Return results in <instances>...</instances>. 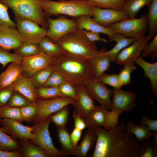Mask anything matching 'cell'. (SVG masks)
Returning a JSON list of instances; mask_svg holds the SVG:
<instances>
[{
    "mask_svg": "<svg viewBox=\"0 0 157 157\" xmlns=\"http://www.w3.org/2000/svg\"><path fill=\"white\" fill-rule=\"evenodd\" d=\"M108 50L102 49L99 54L89 59L92 69L94 79H98L109 69L111 63Z\"/></svg>",
    "mask_w": 157,
    "mask_h": 157,
    "instance_id": "21",
    "label": "cell"
},
{
    "mask_svg": "<svg viewBox=\"0 0 157 157\" xmlns=\"http://www.w3.org/2000/svg\"><path fill=\"white\" fill-rule=\"evenodd\" d=\"M54 58L41 51L37 54L23 57L21 63L23 73L29 78L36 72L52 65Z\"/></svg>",
    "mask_w": 157,
    "mask_h": 157,
    "instance_id": "15",
    "label": "cell"
},
{
    "mask_svg": "<svg viewBox=\"0 0 157 157\" xmlns=\"http://www.w3.org/2000/svg\"><path fill=\"white\" fill-rule=\"evenodd\" d=\"M98 80L104 84L114 88H121L122 86L119 81L118 74L115 73L111 74L104 73Z\"/></svg>",
    "mask_w": 157,
    "mask_h": 157,
    "instance_id": "48",
    "label": "cell"
},
{
    "mask_svg": "<svg viewBox=\"0 0 157 157\" xmlns=\"http://www.w3.org/2000/svg\"><path fill=\"white\" fill-rule=\"evenodd\" d=\"M42 0H0L13 12L15 17H22L34 21L47 30L48 25L41 7Z\"/></svg>",
    "mask_w": 157,
    "mask_h": 157,
    "instance_id": "5",
    "label": "cell"
},
{
    "mask_svg": "<svg viewBox=\"0 0 157 157\" xmlns=\"http://www.w3.org/2000/svg\"><path fill=\"white\" fill-rule=\"evenodd\" d=\"M14 90L11 85L0 89V108L6 106Z\"/></svg>",
    "mask_w": 157,
    "mask_h": 157,
    "instance_id": "49",
    "label": "cell"
},
{
    "mask_svg": "<svg viewBox=\"0 0 157 157\" xmlns=\"http://www.w3.org/2000/svg\"><path fill=\"white\" fill-rule=\"evenodd\" d=\"M56 127V134L61 151L67 156L72 155L74 147L66 126Z\"/></svg>",
    "mask_w": 157,
    "mask_h": 157,
    "instance_id": "28",
    "label": "cell"
},
{
    "mask_svg": "<svg viewBox=\"0 0 157 157\" xmlns=\"http://www.w3.org/2000/svg\"><path fill=\"white\" fill-rule=\"evenodd\" d=\"M135 63L143 69L144 77L149 80L150 88L154 96L157 95V62L150 63L145 60L141 56L136 61Z\"/></svg>",
    "mask_w": 157,
    "mask_h": 157,
    "instance_id": "25",
    "label": "cell"
},
{
    "mask_svg": "<svg viewBox=\"0 0 157 157\" xmlns=\"http://www.w3.org/2000/svg\"><path fill=\"white\" fill-rule=\"evenodd\" d=\"M68 81L58 71L54 69L51 74L43 87H58L62 83Z\"/></svg>",
    "mask_w": 157,
    "mask_h": 157,
    "instance_id": "47",
    "label": "cell"
},
{
    "mask_svg": "<svg viewBox=\"0 0 157 157\" xmlns=\"http://www.w3.org/2000/svg\"><path fill=\"white\" fill-rule=\"evenodd\" d=\"M91 17L83 15L75 18L77 23V28L105 34L108 36L110 41H113L117 33L110 28L97 23Z\"/></svg>",
    "mask_w": 157,
    "mask_h": 157,
    "instance_id": "20",
    "label": "cell"
},
{
    "mask_svg": "<svg viewBox=\"0 0 157 157\" xmlns=\"http://www.w3.org/2000/svg\"><path fill=\"white\" fill-rule=\"evenodd\" d=\"M39 45L41 51L52 57H56L64 53L57 43L47 36L41 41Z\"/></svg>",
    "mask_w": 157,
    "mask_h": 157,
    "instance_id": "30",
    "label": "cell"
},
{
    "mask_svg": "<svg viewBox=\"0 0 157 157\" xmlns=\"http://www.w3.org/2000/svg\"><path fill=\"white\" fill-rule=\"evenodd\" d=\"M60 96L76 99L77 92L75 84L69 81H65L58 86Z\"/></svg>",
    "mask_w": 157,
    "mask_h": 157,
    "instance_id": "41",
    "label": "cell"
},
{
    "mask_svg": "<svg viewBox=\"0 0 157 157\" xmlns=\"http://www.w3.org/2000/svg\"><path fill=\"white\" fill-rule=\"evenodd\" d=\"M140 124L146 126L153 133L157 132V120L152 119L146 115H144L140 120Z\"/></svg>",
    "mask_w": 157,
    "mask_h": 157,
    "instance_id": "50",
    "label": "cell"
},
{
    "mask_svg": "<svg viewBox=\"0 0 157 157\" xmlns=\"http://www.w3.org/2000/svg\"><path fill=\"white\" fill-rule=\"evenodd\" d=\"M107 27L125 37L139 39L145 36V33L148 30L147 15H142L138 18H129Z\"/></svg>",
    "mask_w": 157,
    "mask_h": 157,
    "instance_id": "6",
    "label": "cell"
},
{
    "mask_svg": "<svg viewBox=\"0 0 157 157\" xmlns=\"http://www.w3.org/2000/svg\"><path fill=\"white\" fill-rule=\"evenodd\" d=\"M152 0H126L122 10L129 18H135L140 10L145 6H148Z\"/></svg>",
    "mask_w": 157,
    "mask_h": 157,
    "instance_id": "29",
    "label": "cell"
},
{
    "mask_svg": "<svg viewBox=\"0 0 157 157\" xmlns=\"http://www.w3.org/2000/svg\"><path fill=\"white\" fill-rule=\"evenodd\" d=\"M72 116L74 122V127L82 131L86 127L83 118L74 111L73 112Z\"/></svg>",
    "mask_w": 157,
    "mask_h": 157,
    "instance_id": "52",
    "label": "cell"
},
{
    "mask_svg": "<svg viewBox=\"0 0 157 157\" xmlns=\"http://www.w3.org/2000/svg\"><path fill=\"white\" fill-rule=\"evenodd\" d=\"M135 64V62H130L123 65V68L118 74L119 81L122 86L126 85L131 83V74L136 69Z\"/></svg>",
    "mask_w": 157,
    "mask_h": 157,
    "instance_id": "36",
    "label": "cell"
},
{
    "mask_svg": "<svg viewBox=\"0 0 157 157\" xmlns=\"http://www.w3.org/2000/svg\"><path fill=\"white\" fill-rule=\"evenodd\" d=\"M122 121L109 130L97 126L91 128L97 136L92 157H137L140 146L135 137L125 129Z\"/></svg>",
    "mask_w": 157,
    "mask_h": 157,
    "instance_id": "1",
    "label": "cell"
},
{
    "mask_svg": "<svg viewBox=\"0 0 157 157\" xmlns=\"http://www.w3.org/2000/svg\"><path fill=\"white\" fill-rule=\"evenodd\" d=\"M112 96L111 110L119 116L123 112L132 111L137 106V98L134 92L125 91L121 88H114Z\"/></svg>",
    "mask_w": 157,
    "mask_h": 157,
    "instance_id": "11",
    "label": "cell"
},
{
    "mask_svg": "<svg viewBox=\"0 0 157 157\" xmlns=\"http://www.w3.org/2000/svg\"><path fill=\"white\" fill-rule=\"evenodd\" d=\"M54 69L52 65L36 72L29 78L36 89L43 87Z\"/></svg>",
    "mask_w": 157,
    "mask_h": 157,
    "instance_id": "31",
    "label": "cell"
},
{
    "mask_svg": "<svg viewBox=\"0 0 157 157\" xmlns=\"http://www.w3.org/2000/svg\"><path fill=\"white\" fill-rule=\"evenodd\" d=\"M125 130L133 135L139 142H142L147 139L153 136V132L145 125H137L132 121L126 123Z\"/></svg>",
    "mask_w": 157,
    "mask_h": 157,
    "instance_id": "27",
    "label": "cell"
},
{
    "mask_svg": "<svg viewBox=\"0 0 157 157\" xmlns=\"http://www.w3.org/2000/svg\"><path fill=\"white\" fill-rule=\"evenodd\" d=\"M157 140L154 137L148 138L140 145L137 157H157Z\"/></svg>",
    "mask_w": 157,
    "mask_h": 157,
    "instance_id": "33",
    "label": "cell"
},
{
    "mask_svg": "<svg viewBox=\"0 0 157 157\" xmlns=\"http://www.w3.org/2000/svg\"><path fill=\"white\" fill-rule=\"evenodd\" d=\"M32 103L24 95L14 90L6 106L20 108L29 105Z\"/></svg>",
    "mask_w": 157,
    "mask_h": 157,
    "instance_id": "35",
    "label": "cell"
},
{
    "mask_svg": "<svg viewBox=\"0 0 157 157\" xmlns=\"http://www.w3.org/2000/svg\"><path fill=\"white\" fill-rule=\"evenodd\" d=\"M14 50V53L23 57L31 56L37 54L41 51L39 44L25 42Z\"/></svg>",
    "mask_w": 157,
    "mask_h": 157,
    "instance_id": "40",
    "label": "cell"
},
{
    "mask_svg": "<svg viewBox=\"0 0 157 157\" xmlns=\"http://www.w3.org/2000/svg\"><path fill=\"white\" fill-rule=\"evenodd\" d=\"M8 118L21 122L24 121L20 108L5 106L0 108V119Z\"/></svg>",
    "mask_w": 157,
    "mask_h": 157,
    "instance_id": "39",
    "label": "cell"
},
{
    "mask_svg": "<svg viewBox=\"0 0 157 157\" xmlns=\"http://www.w3.org/2000/svg\"><path fill=\"white\" fill-rule=\"evenodd\" d=\"M75 101L74 99L61 96L46 99L38 98L36 103L38 112L33 123L47 118L64 107L72 104Z\"/></svg>",
    "mask_w": 157,
    "mask_h": 157,
    "instance_id": "9",
    "label": "cell"
},
{
    "mask_svg": "<svg viewBox=\"0 0 157 157\" xmlns=\"http://www.w3.org/2000/svg\"><path fill=\"white\" fill-rule=\"evenodd\" d=\"M22 157H49L42 147L29 139L18 140Z\"/></svg>",
    "mask_w": 157,
    "mask_h": 157,
    "instance_id": "26",
    "label": "cell"
},
{
    "mask_svg": "<svg viewBox=\"0 0 157 157\" xmlns=\"http://www.w3.org/2000/svg\"><path fill=\"white\" fill-rule=\"evenodd\" d=\"M96 6L89 0H42L41 7L47 18L59 15L75 18L83 15L92 16V8Z\"/></svg>",
    "mask_w": 157,
    "mask_h": 157,
    "instance_id": "3",
    "label": "cell"
},
{
    "mask_svg": "<svg viewBox=\"0 0 157 157\" xmlns=\"http://www.w3.org/2000/svg\"><path fill=\"white\" fill-rule=\"evenodd\" d=\"M24 42L16 28L0 26V47L9 51L20 46Z\"/></svg>",
    "mask_w": 157,
    "mask_h": 157,
    "instance_id": "19",
    "label": "cell"
},
{
    "mask_svg": "<svg viewBox=\"0 0 157 157\" xmlns=\"http://www.w3.org/2000/svg\"><path fill=\"white\" fill-rule=\"evenodd\" d=\"M56 19L47 18L48 27L47 30V36L55 42L66 34L77 28V23L75 18L70 19L64 16H58Z\"/></svg>",
    "mask_w": 157,
    "mask_h": 157,
    "instance_id": "10",
    "label": "cell"
},
{
    "mask_svg": "<svg viewBox=\"0 0 157 157\" xmlns=\"http://www.w3.org/2000/svg\"><path fill=\"white\" fill-rule=\"evenodd\" d=\"M88 92L94 99L101 105L108 109L111 110L113 90L108 88L98 79H92L84 84Z\"/></svg>",
    "mask_w": 157,
    "mask_h": 157,
    "instance_id": "12",
    "label": "cell"
},
{
    "mask_svg": "<svg viewBox=\"0 0 157 157\" xmlns=\"http://www.w3.org/2000/svg\"><path fill=\"white\" fill-rule=\"evenodd\" d=\"M9 8L0 1V26L5 25L16 28L15 22L10 18L8 12Z\"/></svg>",
    "mask_w": 157,
    "mask_h": 157,
    "instance_id": "46",
    "label": "cell"
},
{
    "mask_svg": "<svg viewBox=\"0 0 157 157\" xmlns=\"http://www.w3.org/2000/svg\"><path fill=\"white\" fill-rule=\"evenodd\" d=\"M109 113L108 109L104 106L101 105L96 106L93 110L82 118L88 129L100 126L107 130H109L110 128Z\"/></svg>",
    "mask_w": 157,
    "mask_h": 157,
    "instance_id": "18",
    "label": "cell"
},
{
    "mask_svg": "<svg viewBox=\"0 0 157 157\" xmlns=\"http://www.w3.org/2000/svg\"><path fill=\"white\" fill-rule=\"evenodd\" d=\"M92 10L93 20L105 27L129 18L122 10L101 8L95 6L92 8Z\"/></svg>",
    "mask_w": 157,
    "mask_h": 157,
    "instance_id": "16",
    "label": "cell"
},
{
    "mask_svg": "<svg viewBox=\"0 0 157 157\" xmlns=\"http://www.w3.org/2000/svg\"><path fill=\"white\" fill-rule=\"evenodd\" d=\"M150 43L145 46L141 54V56L144 58L150 56L153 60L157 56V35H156Z\"/></svg>",
    "mask_w": 157,
    "mask_h": 157,
    "instance_id": "45",
    "label": "cell"
},
{
    "mask_svg": "<svg viewBox=\"0 0 157 157\" xmlns=\"http://www.w3.org/2000/svg\"><path fill=\"white\" fill-rule=\"evenodd\" d=\"M52 65L68 81L74 84H84L94 79L89 59L64 53L55 57Z\"/></svg>",
    "mask_w": 157,
    "mask_h": 157,
    "instance_id": "2",
    "label": "cell"
},
{
    "mask_svg": "<svg viewBox=\"0 0 157 157\" xmlns=\"http://www.w3.org/2000/svg\"><path fill=\"white\" fill-rule=\"evenodd\" d=\"M82 134V131L75 127L70 134L71 140L74 148L78 144V142L80 139Z\"/></svg>",
    "mask_w": 157,
    "mask_h": 157,
    "instance_id": "53",
    "label": "cell"
},
{
    "mask_svg": "<svg viewBox=\"0 0 157 157\" xmlns=\"http://www.w3.org/2000/svg\"><path fill=\"white\" fill-rule=\"evenodd\" d=\"M97 140L96 134L92 128L88 129L81 142L73 149L72 155L78 157H86L88 151L94 147Z\"/></svg>",
    "mask_w": 157,
    "mask_h": 157,
    "instance_id": "24",
    "label": "cell"
},
{
    "mask_svg": "<svg viewBox=\"0 0 157 157\" xmlns=\"http://www.w3.org/2000/svg\"><path fill=\"white\" fill-rule=\"evenodd\" d=\"M0 125H1V123H0Z\"/></svg>",
    "mask_w": 157,
    "mask_h": 157,
    "instance_id": "56",
    "label": "cell"
},
{
    "mask_svg": "<svg viewBox=\"0 0 157 157\" xmlns=\"http://www.w3.org/2000/svg\"><path fill=\"white\" fill-rule=\"evenodd\" d=\"M94 2L96 6L104 8L122 10L125 0H89Z\"/></svg>",
    "mask_w": 157,
    "mask_h": 157,
    "instance_id": "44",
    "label": "cell"
},
{
    "mask_svg": "<svg viewBox=\"0 0 157 157\" xmlns=\"http://www.w3.org/2000/svg\"></svg>",
    "mask_w": 157,
    "mask_h": 157,
    "instance_id": "57",
    "label": "cell"
},
{
    "mask_svg": "<svg viewBox=\"0 0 157 157\" xmlns=\"http://www.w3.org/2000/svg\"><path fill=\"white\" fill-rule=\"evenodd\" d=\"M77 97L73 104L74 111L82 117L95 107L94 99L88 92L84 84H75Z\"/></svg>",
    "mask_w": 157,
    "mask_h": 157,
    "instance_id": "17",
    "label": "cell"
},
{
    "mask_svg": "<svg viewBox=\"0 0 157 157\" xmlns=\"http://www.w3.org/2000/svg\"><path fill=\"white\" fill-rule=\"evenodd\" d=\"M16 28L24 42L39 44L47 36V30L26 17H15Z\"/></svg>",
    "mask_w": 157,
    "mask_h": 157,
    "instance_id": "8",
    "label": "cell"
},
{
    "mask_svg": "<svg viewBox=\"0 0 157 157\" xmlns=\"http://www.w3.org/2000/svg\"><path fill=\"white\" fill-rule=\"evenodd\" d=\"M38 98L49 99L60 96L58 87H42L36 89Z\"/></svg>",
    "mask_w": 157,
    "mask_h": 157,
    "instance_id": "43",
    "label": "cell"
},
{
    "mask_svg": "<svg viewBox=\"0 0 157 157\" xmlns=\"http://www.w3.org/2000/svg\"><path fill=\"white\" fill-rule=\"evenodd\" d=\"M0 121L3 131L15 140H32L35 138L33 126H25L19 121L8 118L0 119Z\"/></svg>",
    "mask_w": 157,
    "mask_h": 157,
    "instance_id": "13",
    "label": "cell"
},
{
    "mask_svg": "<svg viewBox=\"0 0 157 157\" xmlns=\"http://www.w3.org/2000/svg\"><path fill=\"white\" fill-rule=\"evenodd\" d=\"M14 90L24 95L33 102H36V88L29 78L24 73L11 85Z\"/></svg>",
    "mask_w": 157,
    "mask_h": 157,
    "instance_id": "22",
    "label": "cell"
},
{
    "mask_svg": "<svg viewBox=\"0 0 157 157\" xmlns=\"http://www.w3.org/2000/svg\"><path fill=\"white\" fill-rule=\"evenodd\" d=\"M82 30L87 38L90 41L94 42L96 41H101L104 42H107L106 40L100 37L99 33L83 29Z\"/></svg>",
    "mask_w": 157,
    "mask_h": 157,
    "instance_id": "51",
    "label": "cell"
},
{
    "mask_svg": "<svg viewBox=\"0 0 157 157\" xmlns=\"http://www.w3.org/2000/svg\"><path fill=\"white\" fill-rule=\"evenodd\" d=\"M152 38L148 35L138 39L131 44L122 49L118 54L115 62L119 65L130 62H135L141 56L142 50L145 45Z\"/></svg>",
    "mask_w": 157,
    "mask_h": 157,
    "instance_id": "14",
    "label": "cell"
},
{
    "mask_svg": "<svg viewBox=\"0 0 157 157\" xmlns=\"http://www.w3.org/2000/svg\"><path fill=\"white\" fill-rule=\"evenodd\" d=\"M20 150L7 151L0 150V157H22Z\"/></svg>",
    "mask_w": 157,
    "mask_h": 157,
    "instance_id": "54",
    "label": "cell"
},
{
    "mask_svg": "<svg viewBox=\"0 0 157 157\" xmlns=\"http://www.w3.org/2000/svg\"><path fill=\"white\" fill-rule=\"evenodd\" d=\"M148 7L147 15L148 35L153 38L157 32V0H152Z\"/></svg>",
    "mask_w": 157,
    "mask_h": 157,
    "instance_id": "32",
    "label": "cell"
},
{
    "mask_svg": "<svg viewBox=\"0 0 157 157\" xmlns=\"http://www.w3.org/2000/svg\"><path fill=\"white\" fill-rule=\"evenodd\" d=\"M52 0L57 1H58V0L59 1V0Z\"/></svg>",
    "mask_w": 157,
    "mask_h": 157,
    "instance_id": "55",
    "label": "cell"
},
{
    "mask_svg": "<svg viewBox=\"0 0 157 157\" xmlns=\"http://www.w3.org/2000/svg\"><path fill=\"white\" fill-rule=\"evenodd\" d=\"M69 115V108L66 106L51 116V121L56 127L66 126Z\"/></svg>",
    "mask_w": 157,
    "mask_h": 157,
    "instance_id": "37",
    "label": "cell"
},
{
    "mask_svg": "<svg viewBox=\"0 0 157 157\" xmlns=\"http://www.w3.org/2000/svg\"><path fill=\"white\" fill-rule=\"evenodd\" d=\"M51 117L33 123V131L35 137L30 140L33 143L40 146L47 153L50 157H62L67 155L54 146L49 130V126L51 122Z\"/></svg>",
    "mask_w": 157,
    "mask_h": 157,
    "instance_id": "7",
    "label": "cell"
},
{
    "mask_svg": "<svg viewBox=\"0 0 157 157\" xmlns=\"http://www.w3.org/2000/svg\"><path fill=\"white\" fill-rule=\"evenodd\" d=\"M23 121L30 123L36 119L38 112V108L36 102L20 108Z\"/></svg>",
    "mask_w": 157,
    "mask_h": 157,
    "instance_id": "38",
    "label": "cell"
},
{
    "mask_svg": "<svg viewBox=\"0 0 157 157\" xmlns=\"http://www.w3.org/2000/svg\"><path fill=\"white\" fill-rule=\"evenodd\" d=\"M55 42L64 53L78 57L89 59L100 53L95 42L90 41L81 29L77 28L58 39Z\"/></svg>",
    "mask_w": 157,
    "mask_h": 157,
    "instance_id": "4",
    "label": "cell"
},
{
    "mask_svg": "<svg viewBox=\"0 0 157 157\" xmlns=\"http://www.w3.org/2000/svg\"><path fill=\"white\" fill-rule=\"evenodd\" d=\"M23 73L21 62L11 63L0 74V89L11 85Z\"/></svg>",
    "mask_w": 157,
    "mask_h": 157,
    "instance_id": "23",
    "label": "cell"
},
{
    "mask_svg": "<svg viewBox=\"0 0 157 157\" xmlns=\"http://www.w3.org/2000/svg\"><path fill=\"white\" fill-rule=\"evenodd\" d=\"M0 150L10 151L20 150L18 142L7 135L0 126Z\"/></svg>",
    "mask_w": 157,
    "mask_h": 157,
    "instance_id": "34",
    "label": "cell"
},
{
    "mask_svg": "<svg viewBox=\"0 0 157 157\" xmlns=\"http://www.w3.org/2000/svg\"><path fill=\"white\" fill-rule=\"evenodd\" d=\"M23 57L16 53H12L0 47V64L4 68L9 63L21 62Z\"/></svg>",
    "mask_w": 157,
    "mask_h": 157,
    "instance_id": "42",
    "label": "cell"
}]
</instances>
